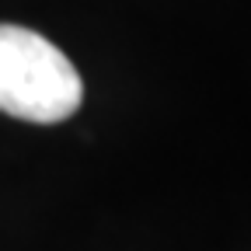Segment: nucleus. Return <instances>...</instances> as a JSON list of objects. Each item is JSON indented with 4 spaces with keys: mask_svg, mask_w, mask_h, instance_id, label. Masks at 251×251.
<instances>
[{
    "mask_svg": "<svg viewBox=\"0 0 251 251\" xmlns=\"http://www.w3.org/2000/svg\"><path fill=\"white\" fill-rule=\"evenodd\" d=\"M84 101L77 67L46 35L21 25H0V112L11 119L52 126Z\"/></svg>",
    "mask_w": 251,
    "mask_h": 251,
    "instance_id": "nucleus-1",
    "label": "nucleus"
}]
</instances>
